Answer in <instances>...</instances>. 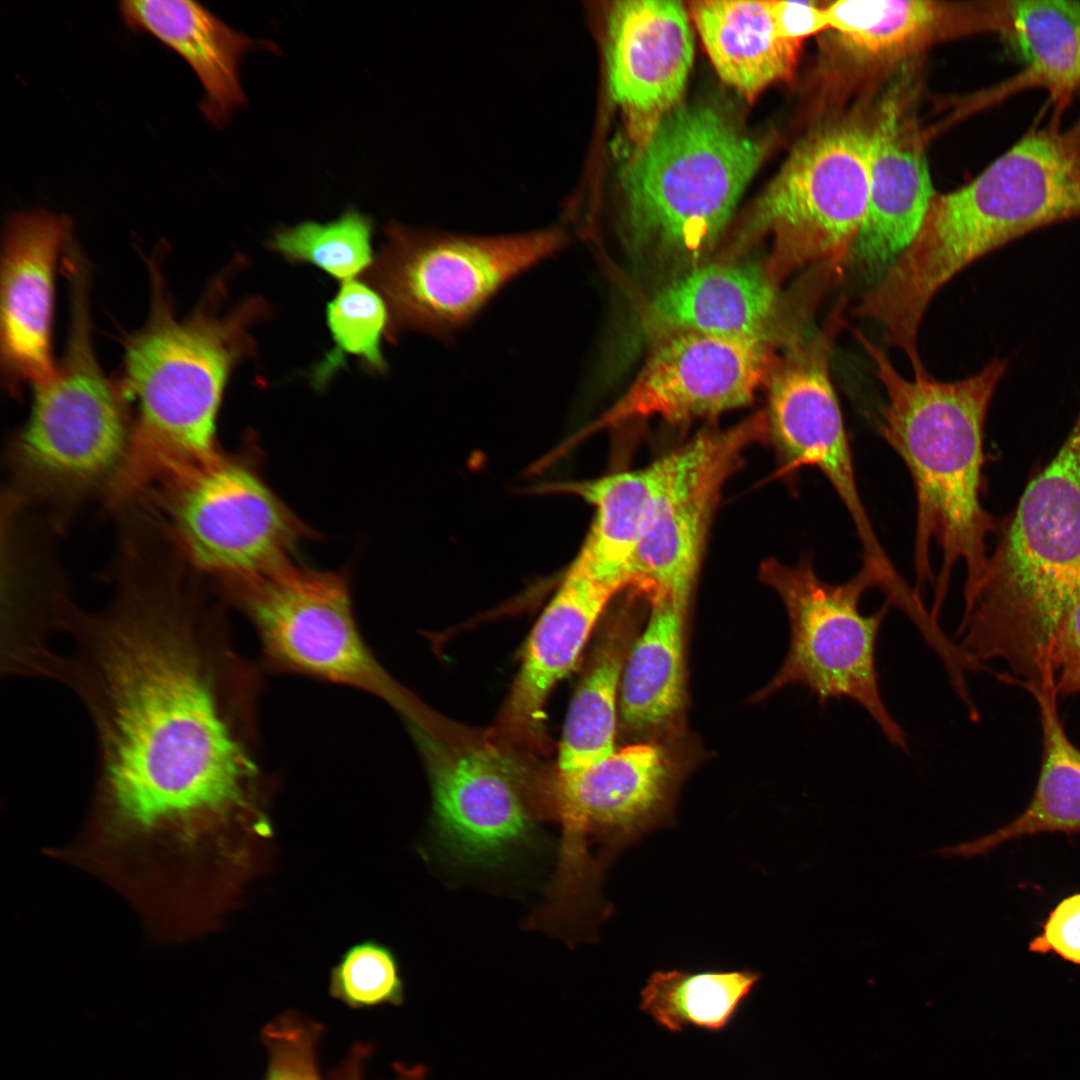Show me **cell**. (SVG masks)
Returning a JSON list of instances; mask_svg holds the SVG:
<instances>
[{"mask_svg":"<svg viewBox=\"0 0 1080 1080\" xmlns=\"http://www.w3.org/2000/svg\"><path fill=\"white\" fill-rule=\"evenodd\" d=\"M185 582L124 579L110 607L77 609V648L52 672L84 699L118 814L143 828L221 814L246 800L257 768L221 699Z\"/></svg>","mask_w":1080,"mask_h":1080,"instance_id":"cell-1","label":"cell"},{"mask_svg":"<svg viewBox=\"0 0 1080 1080\" xmlns=\"http://www.w3.org/2000/svg\"><path fill=\"white\" fill-rule=\"evenodd\" d=\"M855 336L871 357L887 397L878 431L911 476L916 496L913 566L916 591L934 586L937 619L955 566L966 570L963 600L981 583L996 531L985 510L984 428L990 402L1007 361L994 359L962 380L944 382L927 372L902 377L881 347Z\"/></svg>","mask_w":1080,"mask_h":1080,"instance_id":"cell-2","label":"cell"},{"mask_svg":"<svg viewBox=\"0 0 1080 1080\" xmlns=\"http://www.w3.org/2000/svg\"><path fill=\"white\" fill-rule=\"evenodd\" d=\"M149 267V316L123 342L119 383L137 406L128 451L114 482L123 498L139 494L173 468L219 455L215 425L228 378L240 360L254 354L248 330L268 312L262 299L251 298L221 313L209 294L180 318L158 264L152 260Z\"/></svg>","mask_w":1080,"mask_h":1080,"instance_id":"cell-3","label":"cell"},{"mask_svg":"<svg viewBox=\"0 0 1080 1080\" xmlns=\"http://www.w3.org/2000/svg\"><path fill=\"white\" fill-rule=\"evenodd\" d=\"M996 531L986 573L964 600L958 645L981 664L1001 661L1008 682L1037 684L1080 592V414Z\"/></svg>","mask_w":1080,"mask_h":1080,"instance_id":"cell-4","label":"cell"},{"mask_svg":"<svg viewBox=\"0 0 1080 1080\" xmlns=\"http://www.w3.org/2000/svg\"><path fill=\"white\" fill-rule=\"evenodd\" d=\"M764 146L707 106L666 113L624 169L633 241L690 264L706 254L759 167Z\"/></svg>","mask_w":1080,"mask_h":1080,"instance_id":"cell-5","label":"cell"},{"mask_svg":"<svg viewBox=\"0 0 1080 1080\" xmlns=\"http://www.w3.org/2000/svg\"><path fill=\"white\" fill-rule=\"evenodd\" d=\"M1030 128L967 185L935 194L909 253L945 285L986 254L1037 229L1080 217V117Z\"/></svg>","mask_w":1080,"mask_h":1080,"instance_id":"cell-6","label":"cell"},{"mask_svg":"<svg viewBox=\"0 0 1080 1080\" xmlns=\"http://www.w3.org/2000/svg\"><path fill=\"white\" fill-rule=\"evenodd\" d=\"M88 277L70 278L71 321L63 359L34 386L31 413L12 452L16 482L30 498L80 500L119 473L130 442L126 397L94 351Z\"/></svg>","mask_w":1080,"mask_h":1080,"instance_id":"cell-7","label":"cell"},{"mask_svg":"<svg viewBox=\"0 0 1080 1080\" xmlns=\"http://www.w3.org/2000/svg\"><path fill=\"white\" fill-rule=\"evenodd\" d=\"M556 227L477 236L390 224L367 271L390 315L387 338L408 329L447 337L514 278L566 243Z\"/></svg>","mask_w":1080,"mask_h":1080,"instance_id":"cell-8","label":"cell"},{"mask_svg":"<svg viewBox=\"0 0 1080 1080\" xmlns=\"http://www.w3.org/2000/svg\"><path fill=\"white\" fill-rule=\"evenodd\" d=\"M760 574L780 596L790 623L789 651L773 687L801 685L822 706L850 699L892 745L907 752V735L885 705L876 667L878 635L892 606L885 601L868 615L860 610L864 594L879 589L877 578L861 567L849 580L830 583L817 574L810 556L792 566L767 560Z\"/></svg>","mask_w":1080,"mask_h":1080,"instance_id":"cell-9","label":"cell"},{"mask_svg":"<svg viewBox=\"0 0 1080 1080\" xmlns=\"http://www.w3.org/2000/svg\"><path fill=\"white\" fill-rule=\"evenodd\" d=\"M152 491L178 554L226 584L286 563L306 535L256 472L220 455L166 473Z\"/></svg>","mask_w":1080,"mask_h":1080,"instance_id":"cell-10","label":"cell"},{"mask_svg":"<svg viewBox=\"0 0 1080 1080\" xmlns=\"http://www.w3.org/2000/svg\"><path fill=\"white\" fill-rule=\"evenodd\" d=\"M873 115L825 121L792 150L760 197L749 225L775 234L790 267L836 275L850 256L869 196Z\"/></svg>","mask_w":1080,"mask_h":1080,"instance_id":"cell-11","label":"cell"},{"mask_svg":"<svg viewBox=\"0 0 1080 1080\" xmlns=\"http://www.w3.org/2000/svg\"><path fill=\"white\" fill-rule=\"evenodd\" d=\"M228 585L275 663L401 705L400 692L360 636L342 574L286 562Z\"/></svg>","mask_w":1080,"mask_h":1080,"instance_id":"cell-12","label":"cell"},{"mask_svg":"<svg viewBox=\"0 0 1080 1080\" xmlns=\"http://www.w3.org/2000/svg\"><path fill=\"white\" fill-rule=\"evenodd\" d=\"M767 438L766 415L760 413L725 430L702 432L662 457L630 587L650 603L669 601L687 610L720 490L744 450Z\"/></svg>","mask_w":1080,"mask_h":1080,"instance_id":"cell-13","label":"cell"},{"mask_svg":"<svg viewBox=\"0 0 1080 1080\" xmlns=\"http://www.w3.org/2000/svg\"><path fill=\"white\" fill-rule=\"evenodd\" d=\"M842 316L843 303H839L814 338L796 349L771 378L768 435L785 473L811 467L824 475L852 520L862 562L882 566L889 556L859 491L850 440L829 372Z\"/></svg>","mask_w":1080,"mask_h":1080,"instance_id":"cell-14","label":"cell"},{"mask_svg":"<svg viewBox=\"0 0 1080 1080\" xmlns=\"http://www.w3.org/2000/svg\"><path fill=\"white\" fill-rule=\"evenodd\" d=\"M766 337L683 332L661 339L624 395L589 431L658 416L682 421L751 402L772 366Z\"/></svg>","mask_w":1080,"mask_h":1080,"instance_id":"cell-15","label":"cell"},{"mask_svg":"<svg viewBox=\"0 0 1080 1080\" xmlns=\"http://www.w3.org/2000/svg\"><path fill=\"white\" fill-rule=\"evenodd\" d=\"M431 828L436 845L458 866L496 869L538 837L541 813L515 774L496 756L470 750L431 764Z\"/></svg>","mask_w":1080,"mask_h":1080,"instance_id":"cell-16","label":"cell"},{"mask_svg":"<svg viewBox=\"0 0 1080 1080\" xmlns=\"http://www.w3.org/2000/svg\"><path fill=\"white\" fill-rule=\"evenodd\" d=\"M825 92H848L946 34L1000 31L997 2L953 7L927 0H839L826 6Z\"/></svg>","mask_w":1080,"mask_h":1080,"instance_id":"cell-17","label":"cell"},{"mask_svg":"<svg viewBox=\"0 0 1080 1080\" xmlns=\"http://www.w3.org/2000/svg\"><path fill=\"white\" fill-rule=\"evenodd\" d=\"M71 240L70 221L45 210L17 213L6 225L0 349L2 378L12 392L36 386L56 369L51 348L55 271Z\"/></svg>","mask_w":1080,"mask_h":1080,"instance_id":"cell-18","label":"cell"},{"mask_svg":"<svg viewBox=\"0 0 1080 1080\" xmlns=\"http://www.w3.org/2000/svg\"><path fill=\"white\" fill-rule=\"evenodd\" d=\"M693 55V35L681 2L626 0L611 7L606 46L609 91L640 144L676 107Z\"/></svg>","mask_w":1080,"mask_h":1080,"instance_id":"cell-19","label":"cell"},{"mask_svg":"<svg viewBox=\"0 0 1080 1080\" xmlns=\"http://www.w3.org/2000/svg\"><path fill=\"white\" fill-rule=\"evenodd\" d=\"M906 87L873 113L865 217L849 259L866 276H883L918 232L935 195Z\"/></svg>","mask_w":1080,"mask_h":1080,"instance_id":"cell-20","label":"cell"},{"mask_svg":"<svg viewBox=\"0 0 1080 1080\" xmlns=\"http://www.w3.org/2000/svg\"><path fill=\"white\" fill-rule=\"evenodd\" d=\"M777 296L768 278L747 264L696 266L660 290L641 317L648 336L697 332L766 337Z\"/></svg>","mask_w":1080,"mask_h":1080,"instance_id":"cell-21","label":"cell"},{"mask_svg":"<svg viewBox=\"0 0 1080 1080\" xmlns=\"http://www.w3.org/2000/svg\"><path fill=\"white\" fill-rule=\"evenodd\" d=\"M617 593L614 587L568 567L529 635L505 712L511 731L537 733L550 691L573 668Z\"/></svg>","mask_w":1080,"mask_h":1080,"instance_id":"cell-22","label":"cell"},{"mask_svg":"<svg viewBox=\"0 0 1080 1080\" xmlns=\"http://www.w3.org/2000/svg\"><path fill=\"white\" fill-rule=\"evenodd\" d=\"M119 10L129 28L151 34L190 65L204 88L207 120L221 125L244 104L239 63L255 45L251 39L194 1H123Z\"/></svg>","mask_w":1080,"mask_h":1080,"instance_id":"cell-23","label":"cell"},{"mask_svg":"<svg viewBox=\"0 0 1080 1080\" xmlns=\"http://www.w3.org/2000/svg\"><path fill=\"white\" fill-rule=\"evenodd\" d=\"M1039 708L1042 758L1036 787L1024 810L1009 823L973 840L941 848L943 857L970 859L997 847L1040 833L1080 834V749L1061 721L1054 671L1026 689Z\"/></svg>","mask_w":1080,"mask_h":1080,"instance_id":"cell-24","label":"cell"},{"mask_svg":"<svg viewBox=\"0 0 1080 1080\" xmlns=\"http://www.w3.org/2000/svg\"><path fill=\"white\" fill-rule=\"evenodd\" d=\"M663 470L662 457L634 471L556 484L594 507L589 531L569 568L618 591L630 587V570Z\"/></svg>","mask_w":1080,"mask_h":1080,"instance_id":"cell-25","label":"cell"},{"mask_svg":"<svg viewBox=\"0 0 1080 1080\" xmlns=\"http://www.w3.org/2000/svg\"><path fill=\"white\" fill-rule=\"evenodd\" d=\"M690 11L718 75L749 101L792 78L802 42L777 34L768 0L693 1Z\"/></svg>","mask_w":1080,"mask_h":1080,"instance_id":"cell-26","label":"cell"},{"mask_svg":"<svg viewBox=\"0 0 1080 1080\" xmlns=\"http://www.w3.org/2000/svg\"><path fill=\"white\" fill-rule=\"evenodd\" d=\"M686 612L669 601L651 603L647 625L623 662L619 706L634 729L662 725L682 706Z\"/></svg>","mask_w":1080,"mask_h":1080,"instance_id":"cell-27","label":"cell"},{"mask_svg":"<svg viewBox=\"0 0 1080 1080\" xmlns=\"http://www.w3.org/2000/svg\"><path fill=\"white\" fill-rule=\"evenodd\" d=\"M1008 11V36L1026 66L1004 84L1002 95L1044 88L1063 112L1080 86V2L1013 0Z\"/></svg>","mask_w":1080,"mask_h":1080,"instance_id":"cell-28","label":"cell"},{"mask_svg":"<svg viewBox=\"0 0 1080 1080\" xmlns=\"http://www.w3.org/2000/svg\"><path fill=\"white\" fill-rule=\"evenodd\" d=\"M761 979L750 969L657 970L640 992V1009L662 1029H725Z\"/></svg>","mask_w":1080,"mask_h":1080,"instance_id":"cell-29","label":"cell"},{"mask_svg":"<svg viewBox=\"0 0 1080 1080\" xmlns=\"http://www.w3.org/2000/svg\"><path fill=\"white\" fill-rule=\"evenodd\" d=\"M617 646L596 657L570 703L559 747L557 777L583 771L615 752L616 703L622 670Z\"/></svg>","mask_w":1080,"mask_h":1080,"instance_id":"cell-30","label":"cell"},{"mask_svg":"<svg viewBox=\"0 0 1080 1080\" xmlns=\"http://www.w3.org/2000/svg\"><path fill=\"white\" fill-rule=\"evenodd\" d=\"M371 240L370 219L349 209L332 222L279 228L269 247L291 262L316 265L345 282L372 266Z\"/></svg>","mask_w":1080,"mask_h":1080,"instance_id":"cell-31","label":"cell"},{"mask_svg":"<svg viewBox=\"0 0 1080 1080\" xmlns=\"http://www.w3.org/2000/svg\"><path fill=\"white\" fill-rule=\"evenodd\" d=\"M327 322L336 344L316 376L321 383L335 370L344 354L354 355L367 368L379 373L386 370L381 338L388 335L390 315L384 298L368 284L355 279L342 283L327 305Z\"/></svg>","mask_w":1080,"mask_h":1080,"instance_id":"cell-32","label":"cell"},{"mask_svg":"<svg viewBox=\"0 0 1080 1080\" xmlns=\"http://www.w3.org/2000/svg\"><path fill=\"white\" fill-rule=\"evenodd\" d=\"M329 993L351 1009L400 1006L404 982L395 954L373 940L351 946L330 971Z\"/></svg>","mask_w":1080,"mask_h":1080,"instance_id":"cell-33","label":"cell"},{"mask_svg":"<svg viewBox=\"0 0 1080 1080\" xmlns=\"http://www.w3.org/2000/svg\"><path fill=\"white\" fill-rule=\"evenodd\" d=\"M324 1026L296 1012L273 1018L261 1030L267 1052L263 1080H352L336 1066L327 1078L318 1064V1047Z\"/></svg>","mask_w":1080,"mask_h":1080,"instance_id":"cell-34","label":"cell"},{"mask_svg":"<svg viewBox=\"0 0 1080 1080\" xmlns=\"http://www.w3.org/2000/svg\"><path fill=\"white\" fill-rule=\"evenodd\" d=\"M1033 953H1053L1080 965V892L1062 899L1042 924L1041 933L1028 945Z\"/></svg>","mask_w":1080,"mask_h":1080,"instance_id":"cell-35","label":"cell"},{"mask_svg":"<svg viewBox=\"0 0 1080 1080\" xmlns=\"http://www.w3.org/2000/svg\"><path fill=\"white\" fill-rule=\"evenodd\" d=\"M1052 665L1058 695L1080 694V592L1060 627Z\"/></svg>","mask_w":1080,"mask_h":1080,"instance_id":"cell-36","label":"cell"},{"mask_svg":"<svg viewBox=\"0 0 1080 1080\" xmlns=\"http://www.w3.org/2000/svg\"><path fill=\"white\" fill-rule=\"evenodd\" d=\"M770 14L777 34L802 42L806 37L828 30L826 7L812 1H769Z\"/></svg>","mask_w":1080,"mask_h":1080,"instance_id":"cell-37","label":"cell"}]
</instances>
